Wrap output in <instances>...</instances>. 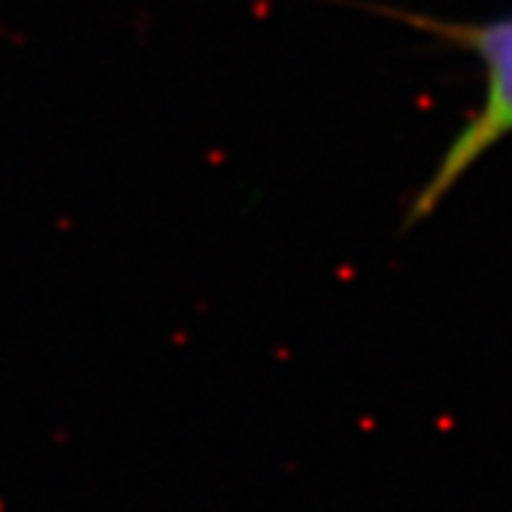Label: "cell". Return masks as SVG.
I'll return each instance as SVG.
<instances>
[{
  "mask_svg": "<svg viewBox=\"0 0 512 512\" xmlns=\"http://www.w3.org/2000/svg\"><path fill=\"white\" fill-rule=\"evenodd\" d=\"M328 3H345L362 12H373L379 18L404 23L424 35L439 37L441 43H450L453 49L470 52L484 69L481 106L450 137L433 174L407 202L402 228L410 231L427 217H433L441 202L450 197V191L498 143L512 137V15L493 20H441L419 12L393 9V6H379L373 0H328Z\"/></svg>",
  "mask_w": 512,
  "mask_h": 512,
  "instance_id": "1",
  "label": "cell"
}]
</instances>
